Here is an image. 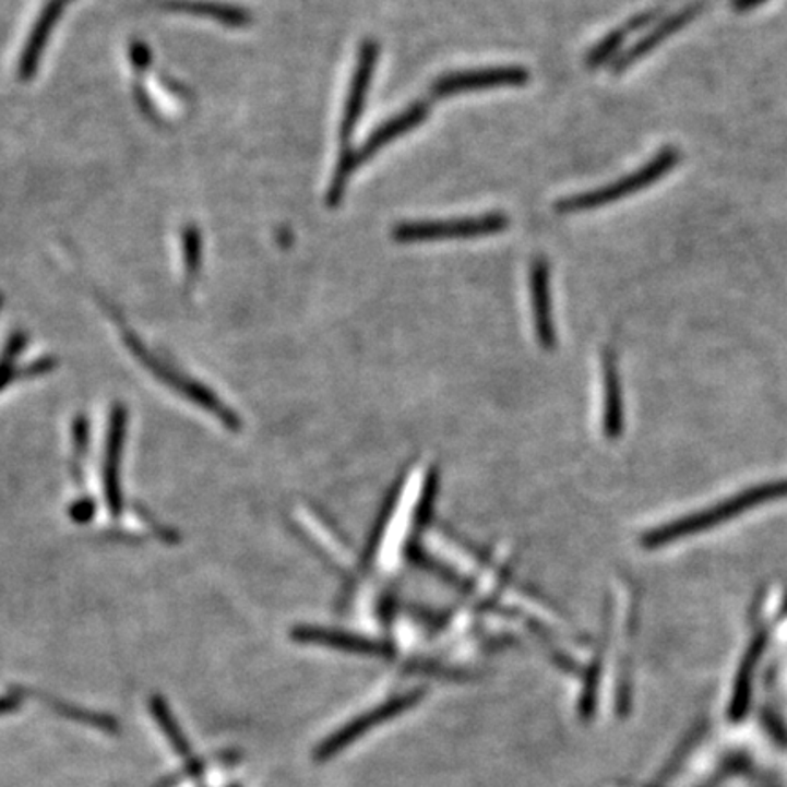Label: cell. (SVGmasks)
<instances>
[{
  "instance_id": "obj_20",
  "label": "cell",
  "mask_w": 787,
  "mask_h": 787,
  "mask_svg": "<svg viewBox=\"0 0 787 787\" xmlns=\"http://www.w3.org/2000/svg\"><path fill=\"white\" fill-rule=\"evenodd\" d=\"M764 2L765 0H735L732 4H735L737 12H748V10H753V8L764 4Z\"/></svg>"
},
{
  "instance_id": "obj_13",
  "label": "cell",
  "mask_w": 787,
  "mask_h": 787,
  "mask_svg": "<svg viewBox=\"0 0 787 787\" xmlns=\"http://www.w3.org/2000/svg\"><path fill=\"white\" fill-rule=\"evenodd\" d=\"M159 7L170 12L187 13L193 17L210 19L215 23L225 24L230 28H241L247 26L252 17L247 10L231 4H220V2H212V0H163Z\"/></svg>"
},
{
  "instance_id": "obj_5",
  "label": "cell",
  "mask_w": 787,
  "mask_h": 787,
  "mask_svg": "<svg viewBox=\"0 0 787 787\" xmlns=\"http://www.w3.org/2000/svg\"><path fill=\"white\" fill-rule=\"evenodd\" d=\"M530 81L529 70L523 67H489L474 68L451 72L436 79L432 94L436 97L473 94L485 90L505 88V86H523Z\"/></svg>"
},
{
  "instance_id": "obj_2",
  "label": "cell",
  "mask_w": 787,
  "mask_h": 787,
  "mask_svg": "<svg viewBox=\"0 0 787 787\" xmlns=\"http://www.w3.org/2000/svg\"><path fill=\"white\" fill-rule=\"evenodd\" d=\"M680 160V152L677 148H664L653 157L647 165L642 166L639 170L631 171L628 176L620 177L618 181L606 184V187L596 188L591 192L579 193L571 198L560 199L555 204L558 214H579V212H589V210L601 208L607 204L617 203L620 199L629 198L634 193L642 192L645 188L660 181L661 177L678 165Z\"/></svg>"
},
{
  "instance_id": "obj_15",
  "label": "cell",
  "mask_w": 787,
  "mask_h": 787,
  "mask_svg": "<svg viewBox=\"0 0 787 787\" xmlns=\"http://www.w3.org/2000/svg\"><path fill=\"white\" fill-rule=\"evenodd\" d=\"M655 13H640L639 17L631 19L628 24H623L620 28L612 29L611 34H607L593 50L587 53V67L598 68L611 61L617 56V51L622 48L623 43L628 40L629 35L634 34L636 29H642L653 21Z\"/></svg>"
},
{
  "instance_id": "obj_6",
  "label": "cell",
  "mask_w": 787,
  "mask_h": 787,
  "mask_svg": "<svg viewBox=\"0 0 787 787\" xmlns=\"http://www.w3.org/2000/svg\"><path fill=\"white\" fill-rule=\"evenodd\" d=\"M380 51V45L375 39L363 40L359 46L358 62H356V70H354L353 81H350L347 100L343 108L342 127H339L343 143H347L348 139L353 138L354 130L363 116Z\"/></svg>"
},
{
  "instance_id": "obj_14",
  "label": "cell",
  "mask_w": 787,
  "mask_h": 787,
  "mask_svg": "<svg viewBox=\"0 0 787 787\" xmlns=\"http://www.w3.org/2000/svg\"><path fill=\"white\" fill-rule=\"evenodd\" d=\"M124 410L117 408L110 421L108 436V456H106V501L111 511L121 509V490H119V460H121L122 438H124Z\"/></svg>"
},
{
  "instance_id": "obj_22",
  "label": "cell",
  "mask_w": 787,
  "mask_h": 787,
  "mask_svg": "<svg viewBox=\"0 0 787 787\" xmlns=\"http://www.w3.org/2000/svg\"><path fill=\"white\" fill-rule=\"evenodd\" d=\"M61 2H62V4H64V7H68V4H70V2H72V0H61Z\"/></svg>"
},
{
  "instance_id": "obj_11",
  "label": "cell",
  "mask_w": 787,
  "mask_h": 787,
  "mask_svg": "<svg viewBox=\"0 0 787 787\" xmlns=\"http://www.w3.org/2000/svg\"><path fill=\"white\" fill-rule=\"evenodd\" d=\"M700 12H702V7H700V4H693V7L683 8V10L675 13L671 17H667L666 21H661L653 32L644 35L636 45L631 46V48L623 51L622 56L615 59V62H612V72H625L628 68L633 67L634 62H639L642 57L647 56V53H651L655 48H658L664 40L678 34V32H680L683 26H688L689 23H693Z\"/></svg>"
},
{
  "instance_id": "obj_4",
  "label": "cell",
  "mask_w": 787,
  "mask_h": 787,
  "mask_svg": "<svg viewBox=\"0 0 787 787\" xmlns=\"http://www.w3.org/2000/svg\"><path fill=\"white\" fill-rule=\"evenodd\" d=\"M424 696V689H416V691H410V693L394 696V699L389 700L385 704L378 705L374 710L367 711L363 715H359L358 718H354L353 722H348L339 731L332 732L325 742H321L320 746H318L314 753L315 762H326V760H331L332 756H336L337 753H342L343 749L353 746L358 738L372 731L375 726H381V724H385V722L402 715L403 711L414 707Z\"/></svg>"
},
{
  "instance_id": "obj_19",
  "label": "cell",
  "mask_w": 787,
  "mask_h": 787,
  "mask_svg": "<svg viewBox=\"0 0 787 787\" xmlns=\"http://www.w3.org/2000/svg\"><path fill=\"white\" fill-rule=\"evenodd\" d=\"M150 59H152V56H150L148 46L143 45V43H133L130 46V61H132L133 68L138 72H144L150 67Z\"/></svg>"
},
{
  "instance_id": "obj_21",
  "label": "cell",
  "mask_w": 787,
  "mask_h": 787,
  "mask_svg": "<svg viewBox=\"0 0 787 787\" xmlns=\"http://www.w3.org/2000/svg\"><path fill=\"white\" fill-rule=\"evenodd\" d=\"M19 707V699H15V696H2L0 699V715L2 713H10V711L17 710Z\"/></svg>"
},
{
  "instance_id": "obj_23",
  "label": "cell",
  "mask_w": 787,
  "mask_h": 787,
  "mask_svg": "<svg viewBox=\"0 0 787 787\" xmlns=\"http://www.w3.org/2000/svg\"><path fill=\"white\" fill-rule=\"evenodd\" d=\"M0 301H2V298H0Z\"/></svg>"
},
{
  "instance_id": "obj_9",
  "label": "cell",
  "mask_w": 787,
  "mask_h": 787,
  "mask_svg": "<svg viewBox=\"0 0 787 787\" xmlns=\"http://www.w3.org/2000/svg\"><path fill=\"white\" fill-rule=\"evenodd\" d=\"M430 106L425 100H418L413 106H408L405 110L400 111L397 116L386 119L381 127L375 128L374 132L370 133L369 139L365 141L358 150H356V157H358L359 165H363L367 160L372 159L378 152L394 143L397 139L403 138L405 133L413 132L414 128H418L425 119L429 117Z\"/></svg>"
},
{
  "instance_id": "obj_16",
  "label": "cell",
  "mask_w": 787,
  "mask_h": 787,
  "mask_svg": "<svg viewBox=\"0 0 787 787\" xmlns=\"http://www.w3.org/2000/svg\"><path fill=\"white\" fill-rule=\"evenodd\" d=\"M615 365L611 358L604 361V430L609 438H617L622 429V397Z\"/></svg>"
},
{
  "instance_id": "obj_18",
  "label": "cell",
  "mask_w": 787,
  "mask_h": 787,
  "mask_svg": "<svg viewBox=\"0 0 787 787\" xmlns=\"http://www.w3.org/2000/svg\"><path fill=\"white\" fill-rule=\"evenodd\" d=\"M201 234L195 226L190 225L182 230V259L188 276H195L201 266Z\"/></svg>"
},
{
  "instance_id": "obj_12",
  "label": "cell",
  "mask_w": 787,
  "mask_h": 787,
  "mask_svg": "<svg viewBox=\"0 0 787 787\" xmlns=\"http://www.w3.org/2000/svg\"><path fill=\"white\" fill-rule=\"evenodd\" d=\"M64 8L67 7L62 4L61 0H48L39 17L35 21L32 34H29L26 45H24L23 53H21V61H19V77L23 79V81H29L37 72L43 51L46 50V45H48V40L53 34L57 23L61 21Z\"/></svg>"
},
{
  "instance_id": "obj_17",
  "label": "cell",
  "mask_w": 787,
  "mask_h": 787,
  "mask_svg": "<svg viewBox=\"0 0 787 787\" xmlns=\"http://www.w3.org/2000/svg\"><path fill=\"white\" fill-rule=\"evenodd\" d=\"M359 166L361 165H359L358 157H356V150L350 148V146H345L342 155H339V160H337L336 171H334V177H332L329 193H326V203H329L331 208L339 204V201L343 199V193L347 190L350 177H353L354 171H356V168H359Z\"/></svg>"
},
{
  "instance_id": "obj_8",
  "label": "cell",
  "mask_w": 787,
  "mask_h": 787,
  "mask_svg": "<svg viewBox=\"0 0 787 787\" xmlns=\"http://www.w3.org/2000/svg\"><path fill=\"white\" fill-rule=\"evenodd\" d=\"M529 285L536 337L541 347L552 348L557 345V326L552 318L551 271L547 259L536 258L533 261Z\"/></svg>"
},
{
  "instance_id": "obj_10",
  "label": "cell",
  "mask_w": 787,
  "mask_h": 787,
  "mask_svg": "<svg viewBox=\"0 0 787 787\" xmlns=\"http://www.w3.org/2000/svg\"><path fill=\"white\" fill-rule=\"evenodd\" d=\"M294 640H298L301 644H315L332 647V649L347 651V653H356V655L370 656H391L394 647L386 642H378V640L367 639L354 633H343V631H332L325 628H303L294 629Z\"/></svg>"
},
{
  "instance_id": "obj_1",
  "label": "cell",
  "mask_w": 787,
  "mask_h": 787,
  "mask_svg": "<svg viewBox=\"0 0 787 787\" xmlns=\"http://www.w3.org/2000/svg\"><path fill=\"white\" fill-rule=\"evenodd\" d=\"M787 496V479L773 481V484L756 485L751 489L742 490L732 496L729 500H722L715 505L707 506L704 511L694 512L689 516L678 517L675 522L666 523L658 529L649 530L642 536L640 544L647 549L669 546L675 541L682 540L685 536L704 533V530L716 527L720 523L737 517L748 509L756 505H764L767 501L780 500Z\"/></svg>"
},
{
  "instance_id": "obj_7",
  "label": "cell",
  "mask_w": 787,
  "mask_h": 787,
  "mask_svg": "<svg viewBox=\"0 0 787 787\" xmlns=\"http://www.w3.org/2000/svg\"><path fill=\"white\" fill-rule=\"evenodd\" d=\"M127 343L128 347L132 348L133 354H135V356H138V358L141 359V361H143V363L146 365V367H148L155 375H157V378H160L163 383L171 386V389H177V391L182 392L188 400H192L193 403H198L201 407L206 408L208 413H212L214 416H217V418L223 419L228 427L236 429V416H234L230 410H226V408L220 405V402H217V400L212 396V392L206 391L204 386L199 385L195 381L188 380L187 375L179 374L177 370L170 369L168 365L163 363V361H159V359L155 358V356H152V354H150L148 350L141 345L138 337H133L128 334Z\"/></svg>"
},
{
  "instance_id": "obj_3",
  "label": "cell",
  "mask_w": 787,
  "mask_h": 787,
  "mask_svg": "<svg viewBox=\"0 0 787 787\" xmlns=\"http://www.w3.org/2000/svg\"><path fill=\"white\" fill-rule=\"evenodd\" d=\"M509 228V217L501 212L457 217L445 220H413L400 223L392 228V239L408 242L451 241V239H476L500 234Z\"/></svg>"
}]
</instances>
